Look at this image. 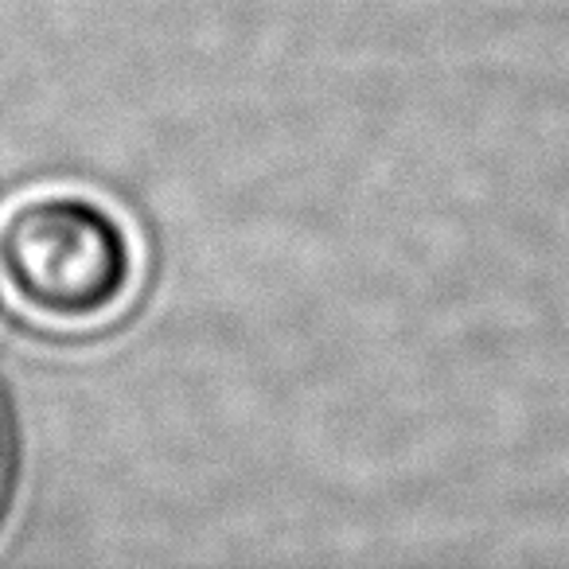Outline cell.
<instances>
[{"instance_id": "cell-1", "label": "cell", "mask_w": 569, "mask_h": 569, "mask_svg": "<svg viewBox=\"0 0 569 569\" xmlns=\"http://www.w3.org/2000/svg\"><path fill=\"white\" fill-rule=\"evenodd\" d=\"M0 277L48 325H102L133 293V246L90 199L36 196L0 227Z\"/></svg>"}, {"instance_id": "cell-2", "label": "cell", "mask_w": 569, "mask_h": 569, "mask_svg": "<svg viewBox=\"0 0 569 569\" xmlns=\"http://www.w3.org/2000/svg\"><path fill=\"white\" fill-rule=\"evenodd\" d=\"M4 465H9V433H4V413H0V488H4Z\"/></svg>"}]
</instances>
